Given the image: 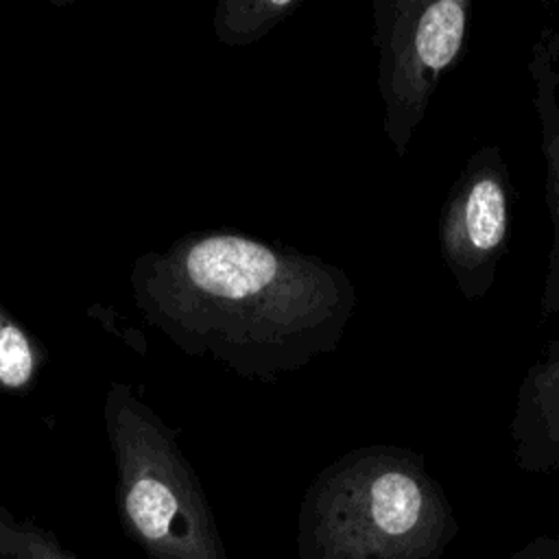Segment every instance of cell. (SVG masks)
I'll use <instances>...</instances> for the list:
<instances>
[{
  "label": "cell",
  "instance_id": "cell-5",
  "mask_svg": "<svg viewBox=\"0 0 559 559\" xmlns=\"http://www.w3.org/2000/svg\"><path fill=\"white\" fill-rule=\"evenodd\" d=\"M513 181L498 144L474 151L441 205V258L467 301L483 299L496 282L511 238Z\"/></svg>",
  "mask_w": 559,
  "mask_h": 559
},
{
  "label": "cell",
  "instance_id": "cell-4",
  "mask_svg": "<svg viewBox=\"0 0 559 559\" xmlns=\"http://www.w3.org/2000/svg\"><path fill=\"white\" fill-rule=\"evenodd\" d=\"M469 0H373L382 129L404 159L441 76L463 55Z\"/></svg>",
  "mask_w": 559,
  "mask_h": 559
},
{
  "label": "cell",
  "instance_id": "cell-2",
  "mask_svg": "<svg viewBox=\"0 0 559 559\" xmlns=\"http://www.w3.org/2000/svg\"><path fill=\"white\" fill-rule=\"evenodd\" d=\"M456 520L421 452L362 445L325 465L297 518L299 559H437Z\"/></svg>",
  "mask_w": 559,
  "mask_h": 559
},
{
  "label": "cell",
  "instance_id": "cell-11",
  "mask_svg": "<svg viewBox=\"0 0 559 559\" xmlns=\"http://www.w3.org/2000/svg\"><path fill=\"white\" fill-rule=\"evenodd\" d=\"M537 546H539V550L526 548L515 559H559V546H544V544H537Z\"/></svg>",
  "mask_w": 559,
  "mask_h": 559
},
{
  "label": "cell",
  "instance_id": "cell-8",
  "mask_svg": "<svg viewBox=\"0 0 559 559\" xmlns=\"http://www.w3.org/2000/svg\"><path fill=\"white\" fill-rule=\"evenodd\" d=\"M299 7L301 0H223L214 7L212 28L216 39L229 48L249 46Z\"/></svg>",
  "mask_w": 559,
  "mask_h": 559
},
{
  "label": "cell",
  "instance_id": "cell-10",
  "mask_svg": "<svg viewBox=\"0 0 559 559\" xmlns=\"http://www.w3.org/2000/svg\"><path fill=\"white\" fill-rule=\"evenodd\" d=\"M0 559H79L44 526L0 502Z\"/></svg>",
  "mask_w": 559,
  "mask_h": 559
},
{
  "label": "cell",
  "instance_id": "cell-9",
  "mask_svg": "<svg viewBox=\"0 0 559 559\" xmlns=\"http://www.w3.org/2000/svg\"><path fill=\"white\" fill-rule=\"evenodd\" d=\"M48 362V349L0 301V393L26 395Z\"/></svg>",
  "mask_w": 559,
  "mask_h": 559
},
{
  "label": "cell",
  "instance_id": "cell-7",
  "mask_svg": "<svg viewBox=\"0 0 559 559\" xmlns=\"http://www.w3.org/2000/svg\"><path fill=\"white\" fill-rule=\"evenodd\" d=\"M509 437L522 472H559V338H550L524 373Z\"/></svg>",
  "mask_w": 559,
  "mask_h": 559
},
{
  "label": "cell",
  "instance_id": "cell-3",
  "mask_svg": "<svg viewBox=\"0 0 559 559\" xmlns=\"http://www.w3.org/2000/svg\"><path fill=\"white\" fill-rule=\"evenodd\" d=\"M124 533L148 559H229L177 432L131 389L111 382L103 404Z\"/></svg>",
  "mask_w": 559,
  "mask_h": 559
},
{
  "label": "cell",
  "instance_id": "cell-6",
  "mask_svg": "<svg viewBox=\"0 0 559 559\" xmlns=\"http://www.w3.org/2000/svg\"><path fill=\"white\" fill-rule=\"evenodd\" d=\"M559 31L544 26L526 63L533 81V107L539 120V142L546 162V205L552 225L548 266L542 284L539 317H559Z\"/></svg>",
  "mask_w": 559,
  "mask_h": 559
},
{
  "label": "cell",
  "instance_id": "cell-1",
  "mask_svg": "<svg viewBox=\"0 0 559 559\" xmlns=\"http://www.w3.org/2000/svg\"><path fill=\"white\" fill-rule=\"evenodd\" d=\"M135 308L186 356L275 382L332 354L356 308L349 275L242 231H190L129 271Z\"/></svg>",
  "mask_w": 559,
  "mask_h": 559
}]
</instances>
